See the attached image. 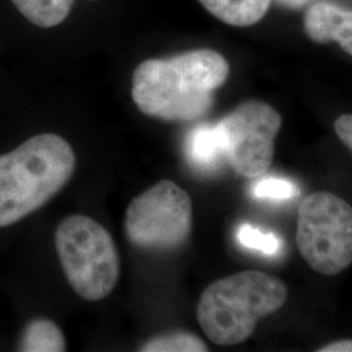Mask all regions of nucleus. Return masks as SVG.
I'll return each instance as SVG.
<instances>
[{
    "instance_id": "obj_1",
    "label": "nucleus",
    "mask_w": 352,
    "mask_h": 352,
    "mask_svg": "<svg viewBox=\"0 0 352 352\" xmlns=\"http://www.w3.org/2000/svg\"><path fill=\"white\" fill-rule=\"evenodd\" d=\"M230 75L223 55L209 49L148 59L132 76V98L140 111L166 122H192L210 111L214 91Z\"/></svg>"
},
{
    "instance_id": "obj_2",
    "label": "nucleus",
    "mask_w": 352,
    "mask_h": 352,
    "mask_svg": "<svg viewBox=\"0 0 352 352\" xmlns=\"http://www.w3.org/2000/svg\"><path fill=\"white\" fill-rule=\"evenodd\" d=\"M76 168L72 146L43 133L0 155V228L34 213L71 180Z\"/></svg>"
},
{
    "instance_id": "obj_3",
    "label": "nucleus",
    "mask_w": 352,
    "mask_h": 352,
    "mask_svg": "<svg viewBox=\"0 0 352 352\" xmlns=\"http://www.w3.org/2000/svg\"><path fill=\"white\" fill-rule=\"evenodd\" d=\"M286 285L270 274L247 270L215 280L202 292L197 320L204 334L218 346L248 340L257 322L287 300Z\"/></svg>"
},
{
    "instance_id": "obj_4",
    "label": "nucleus",
    "mask_w": 352,
    "mask_h": 352,
    "mask_svg": "<svg viewBox=\"0 0 352 352\" xmlns=\"http://www.w3.org/2000/svg\"><path fill=\"white\" fill-rule=\"evenodd\" d=\"M55 247L76 294L98 302L115 289L120 261L110 232L87 215H71L56 228Z\"/></svg>"
},
{
    "instance_id": "obj_5",
    "label": "nucleus",
    "mask_w": 352,
    "mask_h": 352,
    "mask_svg": "<svg viewBox=\"0 0 352 352\" xmlns=\"http://www.w3.org/2000/svg\"><path fill=\"white\" fill-rule=\"evenodd\" d=\"M296 244L315 272L336 276L352 264V206L330 192H315L298 212Z\"/></svg>"
},
{
    "instance_id": "obj_6",
    "label": "nucleus",
    "mask_w": 352,
    "mask_h": 352,
    "mask_svg": "<svg viewBox=\"0 0 352 352\" xmlns=\"http://www.w3.org/2000/svg\"><path fill=\"white\" fill-rule=\"evenodd\" d=\"M192 217L188 193L171 180H162L128 205L126 238L142 250H176L190 235Z\"/></svg>"
},
{
    "instance_id": "obj_7",
    "label": "nucleus",
    "mask_w": 352,
    "mask_h": 352,
    "mask_svg": "<svg viewBox=\"0 0 352 352\" xmlns=\"http://www.w3.org/2000/svg\"><path fill=\"white\" fill-rule=\"evenodd\" d=\"M218 124L231 167L248 179L264 175L274 158L280 115L265 102L248 101L227 113Z\"/></svg>"
},
{
    "instance_id": "obj_8",
    "label": "nucleus",
    "mask_w": 352,
    "mask_h": 352,
    "mask_svg": "<svg viewBox=\"0 0 352 352\" xmlns=\"http://www.w3.org/2000/svg\"><path fill=\"white\" fill-rule=\"evenodd\" d=\"M304 29L312 41L338 42L352 56V10L329 1L316 3L305 14Z\"/></svg>"
},
{
    "instance_id": "obj_9",
    "label": "nucleus",
    "mask_w": 352,
    "mask_h": 352,
    "mask_svg": "<svg viewBox=\"0 0 352 352\" xmlns=\"http://www.w3.org/2000/svg\"><path fill=\"white\" fill-rule=\"evenodd\" d=\"M186 154L189 164L201 171H213L226 160L221 126L200 124L195 126L186 140Z\"/></svg>"
},
{
    "instance_id": "obj_10",
    "label": "nucleus",
    "mask_w": 352,
    "mask_h": 352,
    "mask_svg": "<svg viewBox=\"0 0 352 352\" xmlns=\"http://www.w3.org/2000/svg\"><path fill=\"white\" fill-rule=\"evenodd\" d=\"M214 17L232 26L254 25L264 17L272 0H200Z\"/></svg>"
},
{
    "instance_id": "obj_11",
    "label": "nucleus",
    "mask_w": 352,
    "mask_h": 352,
    "mask_svg": "<svg viewBox=\"0 0 352 352\" xmlns=\"http://www.w3.org/2000/svg\"><path fill=\"white\" fill-rule=\"evenodd\" d=\"M28 21L39 28L60 25L71 12L75 0H11Z\"/></svg>"
},
{
    "instance_id": "obj_12",
    "label": "nucleus",
    "mask_w": 352,
    "mask_h": 352,
    "mask_svg": "<svg viewBox=\"0 0 352 352\" xmlns=\"http://www.w3.org/2000/svg\"><path fill=\"white\" fill-rule=\"evenodd\" d=\"M67 350V342L63 331L50 320L32 321L23 334L20 351L63 352Z\"/></svg>"
},
{
    "instance_id": "obj_13",
    "label": "nucleus",
    "mask_w": 352,
    "mask_h": 352,
    "mask_svg": "<svg viewBox=\"0 0 352 352\" xmlns=\"http://www.w3.org/2000/svg\"><path fill=\"white\" fill-rule=\"evenodd\" d=\"M142 352H204L206 344L197 336L186 331H174L158 336L140 347Z\"/></svg>"
},
{
    "instance_id": "obj_14",
    "label": "nucleus",
    "mask_w": 352,
    "mask_h": 352,
    "mask_svg": "<svg viewBox=\"0 0 352 352\" xmlns=\"http://www.w3.org/2000/svg\"><path fill=\"white\" fill-rule=\"evenodd\" d=\"M240 245L251 251L261 252L266 256H276L282 250V241L273 232H265L250 223L240 225L236 231Z\"/></svg>"
},
{
    "instance_id": "obj_15",
    "label": "nucleus",
    "mask_w": 352,
    "mask_h": 352,
    "mask_svg": "<svg viewBox=\"0 0 352 352\" xmlns=\"http://www.w3.org/2000/svg\"><path fill=\"white\" fill-rule=\"evenodd\" d=\"M252 193L256 199L260 200L285 201L294 199L299 193V190L298 187L287 179L264 177L253 184Z\"/></svg>"
},
{
    "instance_id": "obj_16",
    "label": "nucleus",
    "mask_w": 352,
    "mask_h": 352,
    "mask_svg": "<svg viewBox=\"0 0 352 352\" xmlns=\"http://www.w3.org/2000/svg\"><path fill=\"white\" fill-rule=\"evenodd\" d=\"M334 129L340 141L352 151V113L340 115L334 123Z\"/></svg>"
},
{
    "instance_id": "obj_17",
    "label": "nucleus",
    "mask_w": 352,
    "mask_h": 352,
    "mask_svg": "<svg viewBox=\"0 0 352 352\" xmlns=\"http://www.w3.org/2000/svg\"><path fill=\"white\" fill-rule=\"evenodd\" d=\"M320 352H352V340H342L331 342L327 346L318 349Z\"/></svg>"
},
{
    "instance_id": "obj_18",
    "label": "nucleus",
    "mask_w": 352,
    "mask_h": 352,
    "mask_svg": "<svg viewBox=\"0 0 352 352\" xmlns=\"http://www.w3.org/2000/svg\"><path fill=\"white\" fill-rule=\"evenodd\" d=\"M282 6L291 8V10H298L302 8V6H305L307 3H309L311 0H278Z\"/></svg>"
}]
</instances>
